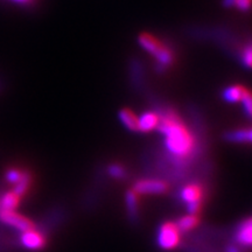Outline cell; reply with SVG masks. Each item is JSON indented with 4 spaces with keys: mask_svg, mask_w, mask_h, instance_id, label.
Listing matches in <instances>:
<instances>
[{
    "mask_svg": "<svg viewBox=\"0 0 252 252\" xmlns=\"http://www.w3.org/2000/svg\"><path fill=\"white\" fill-rule=\"evenodd\" d=\"M157 242L162 250H174L180 244V231L176 228L175 223L165 222L159 226Z\"/></svg>",
    "mask_w": 252,
    "mask_h": 252,
    "instance_id": "1",
    "label": "cell"
},
{
    "mask_svg": "<svg viewBox=\"0 0 252 252\" xmlns=\"http://www.w3.org/2000/svg\"><path fill=\"white\" fill-rule=\"evenodd\" d=\"M168 188V184L160 179H140L134 182L132 190L137 195H162Z\"/></svg>",
    "mask_w": 252,
    "mask_h": 252,
    "instance_id": "2",
    "label": "cell"
},
{
    "mask_svg": "<svg viewBox=\"0 0 252 252\" xmlns=\"http://www.w3.org/2000/svg\"><path fill=\"white\" fill-rule=\"evenodd\" d=\"M0 223L11 226V228L18 230L19 232H25L35 228L33 220L27 219L24 215H20L15 210L0 209Z\"/></svg>",
    "mask_w": 252,
    "mask_h": 252,
    "instance_id": "3",
    "label": "cell"
},
{
    "mask_svg": "<svg viewBox=\"0 0 252 252\" xmlns=\"http://www.w3.org/2000/svg\"><path fill=\"white\" fill-rule=\"evenodd\" d=\"M65 210L61 207H56L54 209L49 210L48 214L40 220V223L35 225V229L37 231H40L45 237L47 238V235H49L50 232L54 231L56 226L64 220Z\"/></svg>",
    "mask_w": 252,
    "mask_h": 252,
    "instance_id": "4",
    "label": "cell"
},
{
    "mask_svg": "<svg viewBox=\"0 0 252 252\" xmlns=\"http://www.w3.org/2000/svg\"><path fill=\"white\" fill-rule=\"evenodd\" d=\"M19 243L30 251H41L46 248L47 238L34 228L28 231L20 232Z\"/></svg>",
    "mask_w": 252,
    "mask_h": 252,
    "instance_id": "5",
    "label": "cell"
},
{
    "mask_svg": "<svg viewBox=\"0 0 252 252\" xmlns=\"http://www.w3.org/2000/svg\"><path fill=\"white\" fill-rule=\"evenodd\" d=\"M130 80L134 90L144 93L146 87V78H145V69L143 62L139 59L132 58L130 62Z\"/></svg>",
    "mask_w": 252,
    "mask_h": 252,
    "instance_id": "6",
    "label": "cell"
},
{
    "mask_svg": "<svg viewBox=\"0 0 252 252\" xmlns=\"http://www.w3.org/2000/svg\"><path fill=\"white\" fill-rule=\"evenodd\" d=\"M204 187L201 184H189L182 187L179 191V198L182 203L188 204L191 202H203Z\"/></svg>",
    "mask_w": 252,
    "mask_h": 252,
    "instance_id": "7",
    "label": "cell"
},
{
    "mask_svg": "<svg viewBox=\"0 0 252 252\" xmlns=\"http://www.w3.org/2000/svg\"><path fill=\"white\" fill-rule=\"evenodd\" d=\"M125 206L128 220L131 224L137 225L140 222L139 195L135 194L132 189H128L125 193Z\"/></svg>",
    "mask_w": 252,
    "mask_h": 252,
    "instance_id": "8",
    "label": "cell"
},
{
    "mask_svg": "<svg viewBox=\"0 0 252 252\" xmlns=\"http://www.w3.org/2000/svg\"><path fill=\"white\" fill-rule=\"evenodd\" d=\"M235 242L241 247L252 248V217L244 220L235 230Z\"/></svg>",
    "mask_w": 252,
    "mask_h": 252,
    "instance_id": "9",
    "label": "cell"
},
{
    "mask_svg": "<svg viewBox=\"0 0 252 252\" xmlns=\"http://www.w3.org/2000/svg\"><path fill=\"white\" fill-rule=\"evenodd\" d=\"M236 59L244 68L252 70V35L242 40L237 54H236Z\"/></svg>",
    "mask_w": 252,
    "mask_h": 252,
    "instance_id": "10",
    "label": "cell"
},
{
    "mask_svg": "<svg viewBox=\"0 0 252 252\" xmlns=\"http://www.w3.org/2000/svg\"><path fill=\"white\" fill-rule=\"evenodd\" d=\"M159 116L156 111H146L138 118V132H151L157 130L158 125H159Z\"/></svg>",
    "mask_w": 252,
    "mask_h": 252,
    "instance_id": "11",
    "label": "cell"
},
{
    "mask_svg": "<svg viewBox=\"0 0 252 252\" xmlns=\"http://www.w3.org/2000/svg\"><path fill=\"white\" fill-rule=\"evenodd\" d=\"M138 41H139V45L143 47V49H145L147 53H150L153 56L158 54V52L161 49L163 45L162 41H160L158 37L150 33H141L139 37H138Z\"/></svg>",
    "mask_w": 252,
    "mask_h": 252,
    "instance_id": "12",
    "label": "cell"
},
{
    "mask_svg": "<svg viewBox=\"0 0 252 252\" xmlns=\"http://www.w3.org/2000/svg\"><path fill=\"white\" fill-rule=\"evenodd\" d=\"M225 141L234 144H252V127L251 128H241V130H234L225 132L223 135Z\"/></svg>",
    "mask_w": 252,
    "mask_h": 252,
    "instance_id": "13",
    "label": "cell"
},
{
    "mask_svg": "<svg viewBox=\"0 0 252 252\" xmlns=\"http://www.w3.org/2000/svg\"><path fill=\"white\" fill-rule=\"evenodd\" d=\"M248 89L242 84H232L222 91V97L228 103H241Z\"/></svg>",
    "mask_w": 252,
    "mask_h": 252,
    "instance_id": "14",
    "label": "cell"
},
{
    "mask_svg": "<svg viewBox=\"0 0 252 252\" xmlns=\"http://www.w3.org/2000/svg\"><path fill=\"white\" fill-rule=\"evenodd\" d=\"M198 224H200V220L195 215H185L175 222L176 228L180 231V234H187L196 228Z\"/></svg>",
    "mask_w": 252,
    "mask_h": 252,
    "instance_id": "15",
    "label": "cell"
},
{
    "mask_svg": "<svg viewBox=\"0 0 252 252\" xmlns=\"http://www.w3.org/2000/svg\"><path fill=\"white\" fill-rule=\"evenodd\" d=\"M32 180H33V175L30 171L25 169L23 171V175H21L20 180L18 181V184L14 185L13 191L18 195L19 197H23L27 194L28 189H30L32 185Z\"/></svg>",
    "mask_w": 252,
    "mask_h": 252,
    "instance_id": "16",
    "label": "cell"
},
{
    "mask_svg": "<svg viewBox=\"0 0 252 252\" xmlns=\"http://www.w3.org/2000/svg\"><path fill=\"white\" fill-rule=\"evenodd\" d=\"M20 198L17 194L12 191H6L0 196V209L1 210H15L20 204Z\"/></svg>",
    "mask_w": 252,
    "mask_h": 252,
    "instance_id": "17",
    "label": "cell"
},
{
    "mask_svg": "<svg viewBox=\"0 0 252 252\" xmlns=\"http://www.w3.org/2000/svg\"><path fill=\"white\" fill-rule=\"evenodd\" d=\"M119 119L128 131L138 132V118L133 111L128 109H122L119 111Z\"/></svg>",
    "mask_w": 252,
    "mask_h": 252,
    "instance_id": "18",
    "label": "cell"
},
{
    "mask_svg": "<svg viewBox=\"0 0 252 252\" xmlns=\"http://www.w3.org/2000/svg\"><path fill=\"white\" fill-rule=\"evenodd\" d=\"M106 173L110 178L116 179V180H124L127 178V169L121 163H110L106 167Z\"/></svg>",
    "mask_w": 252,
    "mask_h": 252,
    "instance_id": "19",
    "label": "cell"
},
{
    "mask_svg": "<svg viewBox=\"0 0 252 252\" xmlns=\"http://www.w3.org/2000/svg\"><path fill=\"white\" fill-rule=\"evenodd\" d=\"M223 6L226 8L236 7L241 12H248L252 8V0H223Z\"/></svg>",
    "mask_w": 252,
    "mask_h": 252,
    "instance_id": "20",
    "label": "cell"
},
{
    "mask_svg": "<svg viewBox=\"0 0 252 252\" xmlns=\"http://www.w3.org/2000/svg\"><path fill=\"white\" fill-rule=\"evenodd\" d=\"M21 175H23V171L15 168V167H12V168H8L7 171L5 172V180L8 182V184L15 185L18 184V181L20 180Z\"/></svg>",
    "mask_w": 252,
    "mask_h": 252,
    "instance_id": "21",
    "label": "cell"
},
{
    "mask_svg": "<svg viewBox=\"0 0 252 252\" xmlns=\"http://www.w3.org/2000/svg\"><path fill=\"white\" fill-rule=\"evenodd\" d=\"M243 105V111L248 118L252 119V91L248 90L247 94H244L243 99L241 100Z\"/></svg>",
    "mask_w": 252,
    "mask_h": 252,
    "instance_id": "22",
    "label": "cell"
},
{
    "mask_svg": "<svg viewBox=\"0 0 252 252\" xmlns=\"http://www.w3.org/2000/svg\"><path fill=\"white\" fill-rule=\"evenodd\" d=\"M224 252H242V251H241V249H239L238 247H236V245L230 244V245H226Z\"/></svg>",
    "mask_w": 252,
    "mask_h": 252,
    "instance_id": "23",
    "label": "cell"
},
{
    "mask_svg": "<svg viewBox=\"0 0 252 252\" xmlns=\"http://www.w3.org/2000/svg\"><path fill=\"white\" fill-rule=\"evenodd\" d=\"M11 1L17 2L19 5H30L33 0H11Z\"/></svg>",
    "mask_w": 252,
    "mask_h": 252,
    "instance_id": "24",
    "label": "cell"
}]
</instances>
